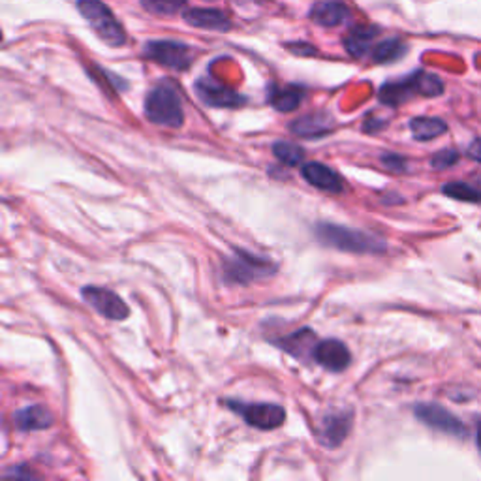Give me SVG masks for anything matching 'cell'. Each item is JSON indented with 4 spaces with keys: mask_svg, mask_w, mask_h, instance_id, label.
<instances>
[{
    "mask_svg": "<svg viewBox=\"0 0 481 481\" xmlns=\"http://www.w3.org/2000/svg\"><path fill=\"white\" fill-rule=\"evenodd\" d=\"M316 237L320 239V243L344 250V252H354V254H382V252H386V243L382 239L374 237L367 232L346 228V225L320 224L318 228H316Z\"/></svg>",
    "mask_w": 481,
    "mask_h": 481,
    "instance_id": "1",
    "label": "cell"
},
{
    "mask_svg": "<svg viewBox=\"0 0 481 481\" xmlns=\"http://www.w3.org/2000/svg\"><path fill=\"white\" fill-rule=\"evenodd\" d=\"M143 110L150 123L158 126L179 128L185 123L183 103H180L177 88L170 81H164L150 90L145 96Z\"/></svg>",
    "mask_w": 481,
    "mask_h": 481,
    "instance_id": "2",
    "label": "cell"
},
{
    "mask_svg": "<svg viewBox=\"0 0 481 481\" xmlns=\"http://www.w3.org/2000/svg\"><path fill=\"white\" fill-rule=\"evenodd\" d=\"M78 10L88 25L95 28L98 38L103 43H108L110 48H123L126 43L123 25L117 21L110 6H105L102 0H78Z\"/></svg>",
    "mask_w": 481,
    "mask_h": 481,
    "instance_id": "3",
    "label": "cell"
},
{
    "mask_svg": "<svg viewBox=\"0 0 481 481\" xmlns=\"http://www.w3.org/2000/svg\"><path fill=\"white\" fill-rule=\"evenodd\" d=\"M225 406L243 417L250 427L262 429V431L277 429L284 424L286 419V412L282 406L271 404V402H240V401L228 399L225 401Z\"/></svg>",
    "mask_w": 481,
    "mask_h": 481,
    "instance_id": "4",
    "label": "cell"
},
{
    "mask_svg": "<svg viewBox=\"0 0 481 481\" xmlns=\"http://www.w3.org/2000/svg\"><path fill=\"white\" fill-rule=\"evenodd\" d=\"M275 265L260 256H252L245 250H235L232 260L225 262V279L230 282L248 284L252 280H260L275 273Z\"/></svg>",
    "mask_w": 481,
    "mask_h": 481,
    "instance_id": "5",
    "label": "cell"
},
{
    "mask_svg": "<svg viewBox=\"0 0 481 481\" xmlns=\"http://www.w3.org/2000/svg\"><path fill=\"white\" fill-rule=\"evenodd\" d=\"M145 57L172 70H188L194 63L190 45L175 40H153L145 43Z\"/></svg>",
    "mask_w": 481,
    "mask_h": 481,
    "instance_id": "6",
    "label": "cell"
},
{
    "mask_svg": "<svg viewBox=\"0 0 481 481\" xmlns=\"http://www.w3.org/2000/svg\"><path fill=\"white\" fill-rule=\"evenodd\" d=\"M416 416H417V419L421 421V424L434 429V431L457 436V439H464V436H466V427H464L462 421L455 414H451L449 410H446L444 406H439V404H417L416 406Z\"/></svg>",
    "mask_w": 481,
    "mask_h": 481,
    "instance_id": "7",
    "label": "cell"
},
{
    "mask_svg": "<svg viewBox=\"0 0 481 481\" xmlns=\"http://www.w3.org/2000/svg\"><path fill=\"white\" fill-rule=\"evenodd\" d=\"M83 299L93 307L96 312L110 320H126L130 309L115 292L108 288H100V286H85L81 290Z\"/></svg>",
    "mask_w": 481,
    "mask_h": 481,
    "instance_id": "8",
    "label": "cell"
},
{
    "mask_svg": "<svg viewBox=\"0 0 481 481\" xmlns=\"http://www.w3.org/2000/svg\"><path fill=\"white\" fill-rule=\"evenodd\" d=\"M380 102L386 105H401L414 96H424V70L401 81H389L380 88Z\"/></svg>",
    "mask_w": 481,
    "mask_h": 481,
    "instance_id": "9",
    "label": "cell"
},
{
    "mask_svg": "<svg viewBox=\"0 0 481 481\" xmlns=\"http://www.w3.org/2000/svg\"><path fill=\"white\" fill-rule=\"evenodd\" d=\"M195 93H198L202 102L210 105V108H239V105H243L247 102L245 96L235 93L233 88L207 78L198 80V83H195Z\"/></svg>",
    "mask_w": 481,
    "mask_h": 481,
    "instance_id": "10",
    "label": "cell"
},
{
    "mask_svg": "<svg viewBox=\"0 0 481 481\" xmlns=\"http://www.w3.org/2000/svg\"><path fill=\"white\" fill-rule=\"evenodd\" d=\"M314 359L316 363L331 372H342L350 365V350L346 344L337 339H327L318 344H314Z\"/></svg>",
    "mask_w": 481,
    "mask_h": 481,
    "instance_id": "11",
    "label": "cell"
},
{
    "mask_svg": "<svg viewBox=\"0 0 481 481\" xmlns=\"http://www.w3.org/2000/svg\"><path fill=\"white\" fill-rule=\"evenodd\" d=\"M350 6L342 0H318L309 11V18L320 27H339L350 19Z\"/></svg>",
    "mask_w": 481,
    "mask_h": 481,
    "instance_id": "12",
    "label": "cell"
},
{
    "mask_svg": "<svg viewBox=\"0 0 481 481\" xmlns=\"http://www.w3.org/2000/svg\"><path fill=\"white\" fill-rule=\"evenodd\" d=\"M183 19L190 27L215 30V33H228V30L232 28L228 15L217 8H190L183 11Z\"/></svg>",
    "mask_w": 481,
    "mask_h": 481,
    "instance_id": "13",
    "label": "cell"
},
{
    "mask_svg": "<svg viewBox=\"0 0 481 481\" xmlns=\"http://www.w3.org/2000/svg\"><path fill=\"white\" fill-rule=\"evenodd\" d=\"M301 175L305 177V180L309 185L331 192V194H339L344 188L342 177L335 172L327 168V165L320 164V162H309L305 164L303 168H301Z\"/></svg>",
    "mask_w": 481,
    "mask_h": 481,
    "instance_id": "14",
    "label": "cell"
},
{
    "mask_svg": "<svg viewBox=\"0 0 481 481\" xmlns=\"http://www.w3.org/2000/svg\"><path fill=\"white\" fill-rule=\"evenodd\" d=\"M53 414L45 408V406L34 404V406H27V408H21L13 414V427H18L19 431H43L50 429L53 425Z\"/></svg>",
    "mask_w": 481,
    "mask_h": 481,
    "instance_id": "15",
    "label": "cell"
},
{
    "mask_svg": "<svg viewBox=\"0 0 481 481\" xmlns=\"http://www.w3.org/2000/svg\"><path fill=\"white\" fill-rule=\"evenodd\" d=\"M333 117L325 113H310L301 117L290 125V130L299 138H322L333 130Z\"/></svg>",
    "mask_w": 481,
    "mask_h": 481,
    "instance_id": "16",
    "label": "cell"
},
{
    "mask_svg": "<svg viewBox=\"0 0 481 481\" xmlns=\"http://www.w3.org/2000/svg\"><path fill=\"white\" fill-rule=\"evenodd\" d=\"M380 28L372 27V25H359L355 28H352L348 36L344 38V50L348 51L354 58H361L369 53V50L372 48L374 38L378 36Z\"/></svg>",
    "mask_w": 481,
    "mask_h": 481,
    "instance_id": "17",
    "label": "cell"
},
{
    "mask_svg": "<svg viewBox=\"0 0 481 481\" xmlns=\"http://www.w3.org/2000/svg\"><path fill=\"white\" fill-rule=\"evenodd\" d=\"M352 427V417L346 414H333L325 417L324 427L320 431V442L327 447H337L344 442L346 436H348Z\"/></svg>",
    "mask_w": 481,
    "mask_h": 481,
    "instance_id": "18",
    "label": "cell"
},
{
    "mask_svg": "<svg viewBox=\"0 0 481 481\" xmlns=\"http://www.w3.org/2000/svg\"><path fill=\"white\" fill-rule=\"evenodd\" d=\"M410 130L417 141H431L442 135L447 130V125L439 117H416L410 120Z\"/></svg>",
    "mask_w": 481,
    "mask_h": 481,
    "instance_id": "19",
    "label": "cell"
},
{
    "mask_svg": "<svg viewBox=\"0 0 481 481\" xmlns=\"http://www.w3.org/2000/svg\"><path fill=\"white\" fill-rule=\"evenodd\" d=\"M301 100H303V88L299 87H284V88H273L269 95V102L279 111H295Z\"/></svg>",
    "mask_w": 481,
    "mask_h": 481,
    "instance_id": "20",
    "label": "cell"
},
{
    "mask_svg": "<svg viewBox=\"0 0 481 481\" xmlns=\"http://www.w3.org/2000/svg\"><path fill=\"white\" fill-rule=\"evenodd\" d=\"M406 51H408V48H406V43L401 38H387L376 43V48L372 50V60L378 65H389L402 58Z\"/></svg>",
    "mask_w": 481,
    "mask_h": 481,
    "instance_id": "21",
    "label": "cell"
},
{
    "mask_svg": "<svg viewBox=\"0 0 481 481\" xmlns=\"http://www.w3.org/2000/svg\"><path fill=\"white\" fill-rule=\"evenodd\" d=\"M273 155L286 165H290V168H295L301 162L305 160V153L303 149L297 147L295 143L290 141H277L273 145Z\"/></svg>",
    "mask_w": 481,
    "mask_h": 481,
    "instance_id": "22",
    "label": "cell"
},
{
    "mask_svg": "<svg viewBox=\"0 0 481 481\" xmlns=\"http://www.w3.org/2000/svg\"><path fill=\"white\" fill-rule=\"evenodd\" d=\"M442 192L447 195V198H454V200H459V202H469V203H474V202H481V192L476 190L474 187L466 185V183H447L442 187Z\"/></svg>",
    "mask_w": 481,
    "mask_h": 481,
    "instance_id": "23",
    "label": "cell"
},
{
    "mask_svg": "<svg viewBox=\"0 0 481 481\" xmlns=\"http://www.w3.org/2000/svg\"><path fill=\"white\" fill-rule=\"evenodd\" d=\"M140 3L155 15H173L187 6V0H140Z\"/></svg>",
    "mask_w": 481,
    "mask_h": 481,
    "instance_id": "24",
    "label": "cell"
},
{
    "mask_svg": "<svg viewBox=\"0 0 481 481\" xmlns=\"http://www.w3.org/2000/svg\"><path fill=\"white\" fill-rule=\"evenodd\" d=\"M457 162H459V153L455 149H444L431 158V165L434 170H447Z\"/></svg>",
    "mask_w": 481,
    "mask_h": 481,
    "instance_id": "25",
    "label": "cell"
},
{
    "mask_svg": "<svg viewBox=\"0 0 481 481\" xmlns=\"http://www.w3.org/2000/svg\"><path fill=\"white\" fill-rule=\"evenodd\" d=\"M382 164L386 165L387 170L391 172H397V173H402L408 170V162H406L402 157L399 155H384L382 157Z\"/></svg>",
    "mask_w": 481,
    "mask_h": 481,
    "instance_id": "26",
    "label": "cell"
},
{
    "mask_svg": "<svg viewBox=\"0 0 481 481\" xmlns=\"http://www.w3.org/2000/svg\"><path fill=\"white\" fill-rule=\"evenodd\" d=\"M466 155H469L474 160H477V162H481V140H474V143L469 147V153H466Z\"/></svg>",
    "mask_w": 481,
    "mask_h": 481,
    "instance_id": "27",
    "label": "cell"
},
{
    "mask_svg": "<svg viewBox=\"0 0 481 481\" xmlns=\"http://www.w3.org/2000/svg\"><path fill=\"white\" fill-rule=\"evenodd\" d=\"M476 439H477V446H479V451H481V421L477 424V436H476Z\"/></svg>",
    "mask_w": 481,
    "mask_h": 481,
    "instance_id": "28",
    "label": "cell"
}]
</instances>
